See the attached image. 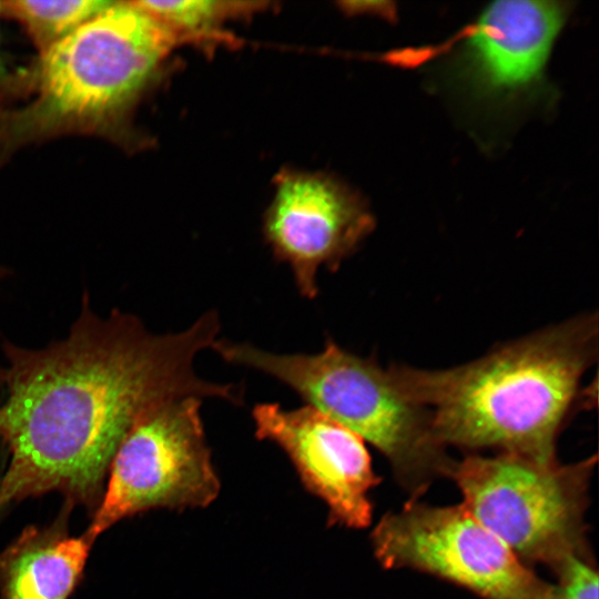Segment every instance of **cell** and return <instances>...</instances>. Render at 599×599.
<instances>
[{"label": "cell", "instance_id": "5", "mask_svg": "<svg viewBox=\"0 0 599 599\" xmlns=\"http://www.w3.org/2000/svg\"><path fill=\"white\" fill-rule=\"evenodd\" d=\"M596 463V455L561 464L514 453L469 454L453 461L447 477L467 511L520 561L556 570L569 558H590L585 515Z\"/></svg>", "mask_w": 599, "mask_h": 599}, {"label": "cell", "instance_id": "1", "mask_svg": "<svg viewBox=\"0 0 599 599\" xmlns=\"http://www.w3.org/2000/svg\"><path fill=\"white\" fill-rule=\"evenodd\" d=\"M220 328L210 311L182 332L153 334L129 313L100 317L84 294L67 338L40 349L6 342L0 510L51 491L95 509L119 445L150 410L185 396L243 405L240 385L205 380L193 366Z\"/></svg>", "mask_w": 599, "mask_h": 599}, {"label": "cell", "instance_id": "6", "mask_svg": "<svg viewBox=\"0 0 599 599\" xmlns=\"http://www.w3.org/2000/svg\"><path fill=\"white\" fill-rule=\"evenodd\" d=\"M202 400L196 396L167 400L124 436L84 532L91 540L136 514L202 508L216 499L221 484L204 432Z\"/></svg>", "mask_w": 599, "mask_h": 599}, {"label": "cell", "instance_id": "11", "mask_svg": "<svg viewBox=\"0 0 599 599\" xmlns=\"http://www.w3.org/2000/svg\"><path fill=\"white\" fill-rule=\"evenodd\" d=\"M93 542L85 534L70 536L65 515L51 526L27 527L0 552L1 599H69Z\"/></svg>", "mask_w": 599, "mask_h": 599}, {"label": "cell", "instance_id": "16", "mask_svg": "<svg viewBox=\"0 0 599 599\" xmlns=\"http://www.w3.org/2000/svg\"><path fill=\"white\" fill-rule=\"evenodd\" d=\"M8 270L6 267L0 266V280L6 277L8 275Z\"/></svg>", "mask_w": 599, "mask_h": 599}, {"label": "cell", "instance_id": "4", "mask_svg": "<svg viewBox=\"0 0 599 599\" xmlns=\"http://www.w3.org/2000/svg\"><path fill=\"white\" fill-rule=\"evenodd\" d=\"M212 349L226 363L275 378L373 445L412 499L447 477L454 459L436 439L429 412L399 390L375 356L348 352L331 337L316 354H276L222 338Z\"/></svg>", "mask_w": 599, "mask_h": 599}, {"label": "cell", "instance_id": "9", "mask_svg": "<svg viewBox=\"0 0 599 599\" xmlns=\"http://www.w3.org/2000/svg\"><path fill=\"white\" fill-rule=\"evenodd\" d=\"M252 419L256 438L277 445L305 488L325 502L329 524L356 529L370 524L369 493L379 477L358 435L308 405L285 409L258 403Z\"/></svg>", "mask_w": 599, "mask_h": 599}, {"label": "cell", "instance_id": "15", "mask_svg": "<svg viewBox=\"0 0 599 599\" xmlns=\"http://www.w3.org/2000/svg\"><path fill=\"white\" fill-rule=\"evenodd\" d=\"M2 11V2H0V12ZM16 75L8 72L1 57H0V98L6 93H10L14 84Z\"/></svg>", "mask_w": 599, "mask_h": 599}, {"label": "cell", "instance_id": "10", "mask_svg": "<svg viewBox=\"0 0 599 599\" xmlns=\"http://www.w3.org/2000/svg\"><path fill=\"white\" fill-rule=\"evenodd\" d=\"M564 20L565 8L558 2L491 3L480 16L467 45L475 82L489 92H507L536 81Z\"/></svg>", "mask_w": 599, "mask_h": 599}, {"label": "cell", "instance_id": "14", "mask_svg": "<svg viewBox=\"0 0 599 599\" xmlns=\"http://www.w3.org/2000/svg\"><path fill=\"white\" fill-rule=\"evenodd\" d=\"M555 572L558 582L552 599H598L599 577L591 558H569Z\"/></svg>", "mask_w": 599, "mask_h": 599}, {"label": "cell", "instance_id": "8", "mask_svg": "<svg viewBox=\"0 0 599 599\" xmlns=\"http://www.w3.org/2000/svg\"><path fill=\"white\" fill-rule=\"evenodd\" d=\"M372 227L364 205L335 180L284 171L276 177L263 235L274 258L291 267L298 293L314 300L318 270L336 272Z\"/></svg>", "mask_w": 599, "mask_h": 599}, {"label": "cell", "instance_id": "7", "mask_svg": "<svg viewBox=\"0 0 599 599\" xmlns=\"http://www.w3.org/2000/svg\"><path fill=\"white\" fill-rule=\"evenodd\" d=\"M386 569H413L464 587L483 599H552L554 585L537 576L460 504L410 499L385 514L370 534Z\"/></svg>", "mask_w": 599, "mask_h": 599}, {"label": "cell", "instance_id": "13", "mask_svg": "<svg viewBox=\"0 0 599 599\" xmlns=\"http://www.w3.org/2000/svg\"><path fill=\"white\" fill-rule=\"evenodd\" d=\"M112 2L106 0H19L2 2V9L24 27L42 53L101 13Z\"/></svg>", "mask_w": 599, "mask_h": 599}, {"label": "cell", "instance_id": "2", "mask_svg": "<svg viewBox=\"0 0 599 599\" xmlns=\"http://www.w3.org/2000/svg\"><path fill=\"white\" fill-rule=\"evenodd\" d=\"M598 315L583 313L449 368L390 365L399 390L425 407L438 443L554 460L581 379L598 358Z\"/></svg>", "mask_w": 599, "mask_h": 599}, {"label": "cell", "instance_id": "12", "mask_svg": "<svg viewBox=\"0 0 599 599\" xmlns=\"http://www.w3.org/2000/svg\"><path fill=\"white\" fill-rule=\"evenodd\" d=\"M179 40L180 44H234L222 31L231 20L251 17L265 3L252 1H135Z\"/></svg>", "mask_w": 599, "mask_h": 599}, {"label": "cell", "instance_id": "3", "mask_svg": "<svg viewBox=\"0 0 599 599\" xmlns=\"http://www.w3.org/2000/svg\"><path fill=\"white\" fill-rule=\"evenodd\" d=\"M177 44L135 1H113L17 77L30 98L0 104V158L70 133L130 145L133 110Z\"/></svg>", "mask_w": 599, "mask_h": 599}]
</instances>
